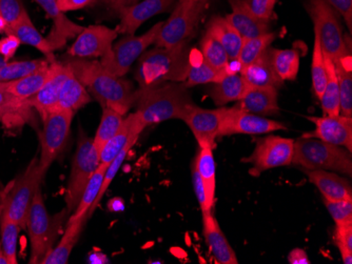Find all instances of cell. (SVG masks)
Listing matches in <instances>:
<instances>
[{"mask_svg":"<svg viewBox=\"0 0 352 264\" xmlns=\"http://www.w3.org/2000/svg\"><path fill=\"white\" fill-rule=\"evenodd\" d=\"M107 167H108V165L100 163V167L93 173L88 184H87L86 189H85L84 193H82V199L79 201V204L77 206L76 210L73 212V214L71 215L69 219H77L79 217L85 216V215L88 216L89 210H90L91 206L94 204L95 200L98 198V194H100Z\"/></svg>","mask_w":352,"mask_h":264,"instance_id":"36","label":"cell"},{"mask_svg":"<svg viewBox=\"0 0 352 264\" xmlns=\"http://www.w3.org/2000/svg\"><path fill=\"white\" fill-rule=\"evenodd\" d=\"M278 88H249L233 108L254 115H274L280 112Z\"/></svg>","mask_w":352,"mask_h":264,"instance_id":"23","label":"cell"},{"mask_svg":"<svg viewBox=\"0 0 352 264\" xmlns=\"http://www.w3.org/2000/svg\"><path fill=\"white\" fill-rule=\"evenodd\" d=\"M312 88L318 99H321L327 82L325 59L318 39L314 36V53H312L311 64Z\"/></svg>","mask_w":352,"mask_h":264,"instance_id":"42","label":"cell"},{"mask_svg":"<svg viewBox=\"0 0 352 264\" xmlns=\"http://www.w3.org/2000/svg\"><path fill=\"white\" fill-rule=\"evenodd\" d=\"M285 130H287L286 125L282 122L241 111L232 106L228 108L221 120L219 136L263 135Z\"/></svg>","mask_w":352,"mask_h":264,"instance_id":"13","label":"cell"},{"mask_svg":"<svg viewBox=\"0 0 352 264\" xmlns=\"http://www.w3.org/2000/svg\"><path fill=\"white\" fill-rule=\"evenodd\" d=\"M206 32L210 33L223 45L230 60H236L244 39L225 17L217 16L211 19Z\"/></svg>","mask_w":352,"mask_h":264,"instance_id":"30","label":"cell"},{"mask_svg":"<svg viewBox=\"0 0 352 264\" xmlns=\"http://www.w3.org/2000/svg\"><path fill=\"white\" fill-rule=\"evenodd\" d=\"M195 102L182 82H165L136 90V113L145 127L171 119L183 120Z\"/></svg>","mask_w":352,"mask_h":264,"instance_id":"2","label":"cell"},{"mask_svg":"<svg viewBox=\"0 0 352 264\" xmlns=\"http://www.w3.org/2000/svg\"><path fill=\"white\" fill-rule=\"evenodd\" d=\"M195 167L203 181L206 195L211 206H214L215 188V160L213 156V149L208 147H201L195 157Z\"/></svg>","mask_w":352,"mask_h":264,"instance_id":"33","label":"cell"},{"mask_svg":"<svg viewBox=\"0 0 352 264\" xmlns=\"http://www.w3.org/2000/svg\"><path fill=\"white\" fill-rule=\"evenodd\" d=\"M134 145H128L126 149H122L120 154H118V156L112 160V163L108 165V167L106 169V172H104V180H102V188H100V194H98V198L95 200L94 204L91 206L90 210L88 212V219L92 216L94 211L98 208V204H100V201H102V197L106 194L107 190H108L109 187H110L112 181L116 178V175H118V171H120V167H122V163H124V159L128 156V154H129L130 149L133 147Z\"/></svg>","mask_w":352,"mask_h":264,"instance_id":"43","label":"cell"},{"mask_svg":"<svg viewBox=\"0 0 352 264\" xmlns=\"http://www.w3.org/2000/svg\"><path fill=\"white\" fill-rule=\"evenodd\" d=\"M87 220H88L87 215L79 217L77 219H69L66 230H65V234L61 237L60 241L43 258L41 264L68 263L69 258H70L73 248L76 245L79 237L82 235Z\"/></svg>","mask_w":352,"mask_h":264,"instance_id":"25","label":"cell"},{"mask_svg":"<svg viewBox=\"0 0 352 264\" xmlns=\"http://www.w3.org/2000/svg\"><path fill=\"white\" fill-rule=\"evenodd\" d=\"M93 0H57V5L63 13L84 9L90 5Z\"/></svg>","mask_w":352,"mask_h":264,"instance_id":"52","label":"cell"},{"mask_svg":"<svg viewBox=\"0 0 352 264\" xmlns=\"http://www.w3.org/2000/svg\"><path fill=\"white\" fill-rule=\"evenodd\" d=\"M108 208L111 212H122V211L124 210V200H122V198L116 197V198H113L112 200L109 201Z\"/></svg>","mask_w":352,"mask_h":264,"instance_id":"55","label":"cell"},{"mask_svg":"<svg viewBox=\"0 0 352 264\" xmlns=\"http://www.w3.org/2000/svg\"><path fill=\"white\" fill-rule=\"evenodd\" d=\"M340 88V115L352 118L351 56L333 61Z\"/></svg>","mask_w":352,"mask_h":264,"instance_id":"32","label":"cell"},{"mask_svg":"<svg viewBox=\"0 0 352 264\" xmlns=\"http://www.w3.org/2000/svg\"><path fill=\"white\" fill-rule=\"evenodd\" d=\"M232 10L225 19L243 39L254 38L270 32V21L253 16L242 5H233Z\"/></svg>","mask_w":352,"mask_h":264,"instance_id":"27","label":"cell"},{"mask_svg":"<svg viewBox=\"0 0 352 264\" xmlns=\"http://www.w3.org/2000/svg\"><path fill=\"white\" fill-rule=\"evenodd\" d=\"M140 0H107V3H109L112 9L116 10L120 13L122 10L126 9V8L132 7V5H136L140 3Z\"/></svg>","mask_w":352,"mask_h":264,"instance_id":"54","label":"cell"},{"mask_svg":"<svg viewBox=\"0 0 352 264\" xmlns=\"http://www.w3.org/2000/svg\"><path fill=\"white\" fill-rule=\"evenodd\" d=\"M124 119V115L114 111L112 108H102V119H100L98 132L95 134V137L93 138V143H94L95 147L100 151V153L104 145L122 128Z\"/></svg>","mask_w":352,"mask_h":264,"instance_id":"37","label":"cell"},{"mask_svg":"<svg viewBox=\"0 0 352 264\" xmlns=\"http://www.w3.org/2000/svg\"><path fill=\"white\" fill-rule=\"evenodd\" d=\"M229 73L230 72H229L228 66H227L226 69H223V70H217V69L209 66L204 60L199 62V64H193L191 61L189 71H188L187 78H186L184 84H185L187 88L199 86V84H217Z\"/></svg>","mask_w":352,"mask_h":264,"instance_id":"38","label":"cell"},{"mask_svg":"<svg viewBox=\"0 0 352 264\" xmlns=\"http://www.w3.org/2000/svg\"><path fill=\"white\" fill-rule=\"evenodd\" d=\"M45 171L35 157L15 180L12 181L0 194V216L19 224L23 230L27 228V218L32 201L41 188Z\"/></svg>","mask_w":352,"mask_h":264,"instance_id":"4","label":"cell"},{"mask_svg":"<svg viewBox=\"0 0 352 264\" xmlns=\"http://www.w3.org/2000/svg\"><path fill=\"white\" fill-rule=\"evenodd\" d=\"M181 3H207L208 0H179Z\"/></svg>","mask_w":352,"mask_h":264,"instance_id":"60","label":"cell"},{"mask_svg":"<svg viewBox=\"0 0 352 264\" xmlns=\"http://www.w3.org/2000/svg\"><path fill=\"white\" fill-rule=\"evenodd\" d=\"M8 27H9V25H8L7 21L0 17V34H6Z\"/></svg>","mask_w":352,"mask_h":264,"instance_id":"58","label":"cell"},{"mask_svg":"<svg viewBox=\"0 0 352 264\" xmlns=\"http://www.w3.org/2000/svg\"><path fill=\"white\" fill-rule=\"evenodd\" d=\"M3 118H6V116L3 115V114L0 113V121L3 119Z\"/></svg>","mask_w":352,"mask_h":264,"instance_id":"61","label":"cell"},{"mask_svg":"<svg viewBox=\"0 0 352 264\" xmlns=\"http://www.w3.org/2000/svg\"><path fill=\"white\" fill-rule=\"evenodd\" d=\"M27 228L31 242L30 263H41L52 250L57 228L47 214L41 188L37 190L27 218Z\"/></svg>","mask_w":352,"mask_h":264,"instance_id":"10","label":"cell"},{"mask_svg":"<svg viewBox=\"0 0 352 264\" xmlns=\"http://www.w3.org/2000/svg\"><path fill=\"white\" fill-rule=\"evenodd\" d=\"M51 66L52 71L43 88L38 91L36 95L28 100L30 108H35L41 117L56 110L61 88L71 70L69 64L65 61H54Z\"/></svg>","mask_w":352,"mask_h":264,"instance_id":"17","label":"cell"},{"mask_svg":"<svg viewBox=\"0 0 352 264\" xmlns=\"http://www.w3.org/2000/svg\"><path fill=\"white\" fill-rule=\"evenodd\" d=\"M164 21L154 25L149 31L140 36L126 35L118 43L112 45L111 50L102 57V66L109 72L118 77H124L129 72L134 62L140 59L150 45L155 43Z\"/></svg>","mask_w":352,"mask_h":264,"instance_id":"8","label":"cell"},{"mask_svg":"<svg viewBox=\"0 0 352 264\" xmlns=\"http://www.w3.org/2000/svg\"><path fill=\"white\" fill-rule=\"evenodd\" d=\"M6 35H13V36L17 37L23 45H31L33 48L37 49L39 52L45 55V58L50 62L56 61L55 60L54 50L47 39L43 37L34 23H32L29 14H25L19 23L8 27Z\"/></svg>","mask_w":352,"mask_h":264,"instance_id":"26","label":"cell"},{"mask_svg":"<svg viewBox=\"0 0 352 264\" xmlns=\"http://www.w3.org/2000/svg\"><path fill=\"white\" fill-rule=\"evenodd\" d=\"M100 165V153L95 147L93 139L86 135L79 136L65 194L68 213L76 210L91 176Z\"/></svg>","mask_w":352,"mask_h":264,"instance_id":"7","label":"cell"},{"mask_svg":"<svg viewBox=\"0 0 352 264\" xmlns=\"http://www.w3.org/2000/svg\"><path fill=\"white\" fill-rule=\"evenodd\" d=\"M229 1H230L231 7H232V5H243V3H246L247 0H229Z\"/></svg>","mask_w":352,"mask_h":264,"instance_id":"59","label":"cell"},{"mask_svg":"<svg viewBox=\"0 0 352 264\" xmlns=\"http://www.w3.org/2000/svg\"><path fill=\"white\" fill-rule=\"evenodd\" d=\"M34 1L38 3L47 16L52 19L53 29L47 39L53 50L61 48L66 45L68 39L78 36L79 33L84 29V27L73 23L63 12L60 11L57 5V0H34Z\"/></svg>","mask_w":352,"mask_h":264,"instance_id":"20","label":"cell"},{"mask_svg":"<svg viewBox=\"0 0 352 264\" xmlns=\"http://www.w3.org/2000/svg\"><path fill=\"white\" fill-rule=\"evenodd\" d=\"M336 245L339 248L342 259L345 264L352 263V222L336 224L334 232Z\"/></svg>","mask_w":352,"mask_h":264,"instance_id":"44","label":"cell"},{"mask_svg":"<svg viewBox=\"0 0 352 264\" xmlns=\"http://www.w3.org/2000/svg\"><path fill=\"white\" fill-rule=\"evenodd\" d=\"M116 29L106 25H94L84 27L75 43L69 49V56L75 58H95L102 57L111 50L118 38Z\"/></svg>","mask_w":352,"mask_h":264,"instance_id":"15","label":"cell"},{"mask_svg":"<svg viewBox=\"0 0 352 264\" xmlns=\"http://www.w3.org/2000/svg\"><path fill=\"white\" fill-rule=\"evenodd\" d=\"M324 59H325L326 73H327V82H326L323 95L320 99L322 110H323L325 115L339 116L340 88L337 73H336V68H334L332 59L325 54H324Z\"/></svg>","mask_w":352,"mask_h":264,"instance_id":"35","label":"cell"},{"mask_svg":"<svg viewBox=\"0 0 352 264\" xmlns=\"http://www.w3.org/2000/svg\"><path fill=\"white\" fill-rule=\"evenodd\" d=\"M212 84L209 91V96L217 106L239 101L249 88L243 77L237 73H229L223 80Z\"/></svg>","mask_w":352,"mask_h":264,"instance_id":"29","label":"cell"},{"mask_svg":"<svg viewBox=\"0 0 352 264\" xmlns=\"http://www.w3.org/2000/svg\"><path fill=\"white\" fill-rule=\"evenodd\" d=\"M175 0H142L118 13L120 23L116 27L118 34L134 35L145 21L158 14L165 13Z\"/></svg>","mask_w":352,"mask_h":264,"instance_id":"18","label":"cell"},{"mask_svg":"<svg viewBox=\"0 0 352 264\" xmlns=\"http://www.w3.org/2000/svg\"><path fill=\"white\" fill-rule=\"evenodd\" d=\"M90 101V94L86 86L75 76L72 70H70L61 88L56 110L76 113L79 108H82Z\"/></svg>","mask_w":352,"mask_h":264,"instance_id":"28","label":"cell"},{"mask_svg":"<svg viewBox=\"0 0 352 264\" xmlns=\"http://www.w3.org/2000/svg\"><path fill=\"white\" fill-rule=\"evenodd\" d=\"M75 113L56 110L43 116L39 165L47 172L66 147Z\"/></svg>","mask_w":352,"mask_h":264,"instance_id":"11","label":"cell"},{"mask_svg":"<svg viewBox=\"0 0 352 264\" xmlns=\"http://www.w3.org/2000/svg\"><path fill=\"white\" fill-rule=\"evenodd\" d=\"M276 37H278V33L269 32L262 36L244 39L242 48H241L239 57L236 59L241 69L248 66L255 59L258 58L261 54L270 47L271 43L276 40Z\"/></svg>","mask_w":352,"mask_h":264,"instance_id":"39","label":"cell"},{"mask_svg":"<svg viewBox=\"0 0 352 264\" xmlns=\"http://www.w3.org/2000/svg\"><path fill=\"white\" fill-rule=\"evenodd\" d=\"M27 13L21 0H0V17L9 27L19 23Z\"/></svg>","mask_w":352,"mask_h":264,"instance_id":"47","label":"cell"},{"mask_svg":"<svg viewBox=\"0 0 352 264\" xmlns=\"http://www.w3.org/2000/svg\"><path fill=\"white\" fill-rule=\"evenodd\" d=\"M292 165L305 171H333L352 176L351 153L344 147L316 141L314 138H300L294 141Z\"/></svg>","mask_w":352,"mask_h":264,"instance_id":"5","label":"cell"},{"mask_svg":"<svg viewBox=\"0 0 352 264\" xmlns=\"http://www.w3.org/2000/svg\"><path fill=\"white\" fill-rule=\"evenodd\" d=\"M65 62L102 108H112L124 116L135 104L133 84L107 71L100 61L70 56Z\"/></svg>","mask_w":352,"mask_h":264,"instance_id":"1","label":"cell"},{"mask_svg":"<svg viewBox=\"0 0 352 264\" xmlns=\"http://www.w3.org/2000/svg\"><path fill=\"white\" fill-rule=\"evenodd\" d=\"M201 53L203 60L217 70L226 69L230 61L223 45L210 33L206 32L201 39Z\"/></svg>","mask_w":352,"mask_h":264,"instance_id":"41","label":"cell"},{"mask_svg":"<svg viewBox=\"0 0 352 264\" xmlns=\"http://www.w3.org/2000/svg\"><path fill=\"white\" fill-rule=\"evenodd\" d=\"M51 71H52V66L49 64L23 78L6 82L8 92L14 97L28 101L30 98L36 95L38 91L43 88V84L50 76Z\"/></svg>","mask_w":352,"mask_h":264,"instance_id":"31","label":"cell"},{"mask_svg":"<svg viewBox=\"0 0 352 264\" xmlns=\"http://www.w3.org/2000/svg\"><path fill=\"white\" fill-rule=\"evenodd\" d=\"M323 201L336 224L352 222V200H328L323 198Z\"/></svg>","mask_w":352,"mask_h":264,"instance_id":"46","label":"cell"},{"mask_svg":"<svg viewBox=\"0 0 352 264\" xmlns=\"http://www.w3.org/2000/svg\"><path fill=\"white\" fill-rule=\"evenodd\" d=\"M239 74L249 88H280L284 84L271 62L270 47L250 64L241 69Z\"/></svg>","mask_w":352,"mask_h":264,"instance_id":"21","label":"cell"},{"mask_svg":"<svg viewBox=\"0 0 352 264\" xmlns=\"http://www.w3.org/2000/svg\"><path fill=\"white\" fill-rule=\"evenodd\" d=\"M191 64L189 43L175 48L146 51L138 59L135 76L138 88H147L165 82H183Z\"/></svg>","mask_w":352,"mask_h":264,"instance_id":"3","label":"cell"},{"mask_svg":"<svg viewBox=\"0 0 352 264\" xmlns=\"http://www.w3.org/2000/svg\"><path fill=\"white\" fill-rule=\"evenodd\" d=\"M314 25V36L332 61L349 56L338 13L325 0H308L305 5Z\"/></svg>","mask_w":352,"mask_h":264,"instance_id":"6","label":"cell"},{"mask_svg":"<svg viewBox=\"0 0 352 264\" xmlns=\"http://www.w3.org/2000/svg\"><path fill=\"white\" fill-rule=\"evenodd\" d=\"M276 3L278 0H247L246 3L239 5L244 7L253 16L263 21H270L274 17Z\"/></svg>","mask_w":352,"mask_h":264,"instance_id":"48","label":"cell"},{"mask_svg":"<svg viewBox=\"0 0 352 264\" xmlns=\"http://www.w3.org/2000/svg\"><path fill=\"white\" fill-rule=\"evenodd\" d=\"M271 62L283 82H294L300 69V53L296 49L278 50L270 48Z\"/></svg>","mask_w":352,"mask_h":264,"instance_id":"34","label":"cell"},{"mask_svg":"<svg viewBox=\"0 0 352 264\" xmlns=\"http://www.w3.org/2000/svg\"><path fill=\"white\" fill-rule=\"evenodd\" d=\"M192 181H193V189H195V195H197L201 212H212L213 206L208 201L205 187H204L203 181H201V177H199L195 167H193V171H192Z\"/></svg>","mask_w":352,"mask_h":264,"instance_id":"49","label":"cell"},{"mask_svg":"<svg viewBox=\"0 0 352 264\" xmlns=\"http://www.w3.org/2000/svg\"><path fill=\"white\" fill-rule=\"evenodd\" d=\"M21 45V43L17 37L13 36V35H7L5 38L0 39V55L6 60H11Z\"/></svg>","mask_w":352,"mask_h":264,"instance_id":"51","label":"cell"},{"mask_svg":"<svg viewBox=\"0 0 352 264\" xmlns=\"http://www.w3.org/2000/svg\"><path fill=\"white\" fill-rule=\"evenodd\" d=\"M294 139L270 135L258 138L254 151L243 163L253 165V173H261L276 167L292 165L294 155Z\"/></svg>","mask_w":352,"mask_h":264,"instance_id":"12","label":"cell"},{"mask_svg":"<svg viewBox=\"0 0 352 264\" xmlns=\"http://www.w3.org/2000/svg\"><path fill=\"white\" fill-rule=\"evenodd\" d=\"M205 5V3L179 1L169 19L164 21L154 45L160 48H175L189 43L199 25Z\"/></svg>","mask_w":352,"mask_h":264,"instance_id":"9","label":"cell"},{"mask_svg":"<svg viewBox=\"0 0 352 264\" xmlns=\"http://www.w3.org/2000/svg\"><path fill=\"white\" fill-rule=\"evenodd\" d=\"M311 183L321 192L323 198L328 200H352L351 184L347 179L330 171H305Z\"/></svg>","mask_w":352,"mask_h":264,"instance_id":"24","label":"cell"},{"mask_svg":"<svg viewBox=\"0 0 352 264\" xmlns=\"http://www.w3.org/2000/svg\"><path fill=\"white\" fill-rule=\"evenodd\" d=\"M0 264H10L5 252H3L1 242H0Z\"/></svg>","mask_w":352,"mask_h":264,"instance_id":"57","label":"cell"},{"mask_svg":"<svg viewBox=\"0 0 352 264\" xmlns=\"http://www.w3.org/2000/svg\"><path fill=\"white\" fill-rule=\"evenodd\" d=\"M203 234L211 254L219 263L237 264L236 254L223 235L212 212L203 213Z\"/></svg>","mask_w":352,"mask_h":264,"instance_id":"22","label":"cell"},{"mask_svg":"<svg viewBox=\"0 0 352 264\" xmlns=\"http://www.w3.org/2000/svg\"><path fill=\"white\" fill-rule=\"evenodd\" d=\"M145 129V124L136 112L124 118L122 128L100 151V163L110 165L122 149L138 143V137Z\"/></svg>","mask_w":352,"mask_h":264,"instance_id":"19","label":"cell"},{"mask_svg":"<svg viewBox=\"0 0 352 264\" xmlns=\"http://www.w3.org/2000/svg\"><path fill=\"white\" fill-rule=\"evenodd\" d=\"M340 15L343 16L347 23L348 29H352V0H325Z\"/></svg>","mask_w":352,"mask_h":264,"instance_id":"50","label":"cell"},{"mask_svg":"<svg viewBox=\"0 0 352 264\" xmlns=\"http://www.w3.org/2000/svg\"><path fill=\"white\" fill-rule=\"evenodd\" d=\"M288 262L290 264H309L310 260L304 250L294 248L288 255Z\"/></svg>","mask_w":352,"mask_h":264,"instance_id":"53","label":"cell"},{"mask_svg":"<svg viewBox=\"0 0 352 264\" xmlns=\"http://www.w3.org/2000/svg\"><path fill=\"white\" fill-rule=\"evenodd\" d=\"M8 64H9V61L6 60L0 55V82H3V80H5V73L6 70H7Z\"/></svg>","mask_w":352,"mask_h":264,"instance_id":"56","label":"cell"},{"mask_svg":"<svg viewBox=\"0 0 352 264\" xmlns=\"http://www.w3.org/2000/svg\"><path fill=\"white\" fill-rule=\"evenodd\" d=\"M228 108L208 110L199 106H190L183 121L187 124L195 135L199 147L214 149L215 141L219 137L221 120L226 115Z\"/></svg>","mask_w":352,"mask_h":264,"instance_id":"14","label":"cell"},{"mask_svg":"<svg viewBox=\"0 0 352 264\" xmlns=\"http://www.w3.org/2000/svg\"><path fill=\"white\" fill-rule=\"evenodd\" d=\"M30 106L25 100H21L14 97L8 92L6 82H0V113L7 117L10 115H19L25 113Z\"/></svg>","mask_w":352,"mask_h":264,"instance_id":"45","label":"cell"},{"mask_svg":"<svg viewBox=\"0 0 352 264\" xmlns=\"http://www.w3.org/2000/svg\"><path fill=\"white\" fill-rule=\"evenodd\" d=\"M23 230L19 224L9 219L8 217L0 216V235L1 246L9 260L10 264H17V243L19 232Z\"/></svg>","mask_w":352,"mask_h":264,"instance_id":"40","label":"cell"},{"mask_svg":"<svg viewBox=\"0 0 352 264\" xmlns=\"http://www.w3.org/2000/svg\"><path fill=\"white\" fill-rule=\"evenodd\" d=\"M309 121L314 123L316 129L302 134V138H314L324 143L345 147L352 152V118L345 116H327L316 117L308 116Z\"/></svg>","mask_w":352,"mask_h":264,"instance_id":"16","label":"cell"}]
</instances>
